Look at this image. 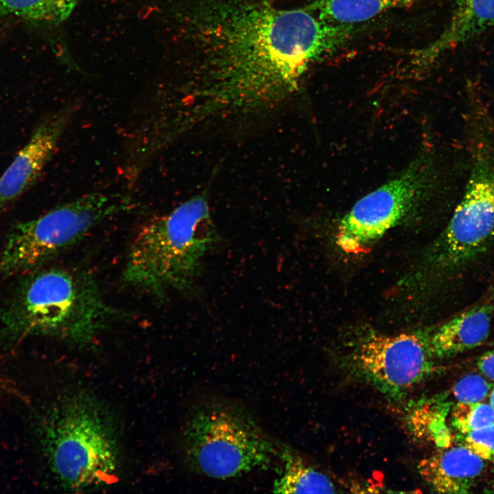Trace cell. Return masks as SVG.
Masks as SVG:
<instances>
[{
	"mask_svg": "<svg viewBox=\"0 0 494 494\" xmlns=\"http://www.w3.org/2000/svg\"><path fill=\"white\" fill-rule=\"evenodd\" d=\"M198 95L237 107L296 91L310 66L343 47L354 25L266 0H198L191 14Z\"/></svg>",
	"mask_w": 494,
	"mask_h": 494,
	"instance_id": "obj_1",
	"label": "cell"
},
{
	"mask_svg": "<svg viewBox=\"0 0 494 494\" xmlns=\"http://www.w3.org/2000/svg\"><path fill=\"white\" fill-rule=\"evenodd\" d=\"M220 242L203 193L143 223L128 248L122 281L163 299L169 291L196 292L203 257Z\"/></svg>",
	"mask_w": 494,
	"mask_h": 494,
	"instance_id": "obj_2",
	"label": "cell"
},
{
	"mask_svg": "<svg viewBox=\"0 0 494 494\" xmlns=\"http://www.w3.org/2000/svg\"><path fill=\"white\" fill-rule=\"evenodd\" d=\"M121 314L106 301L89 272L53 268L25 280L1 312L0 322L3 331L14 336L47 335L84 345Z\"/></svg>",
	"mask_w": 494,
	"mask_h": 494,
	"instance_id": "obj_3",
	"label": "cell"
},
{
	"mask_svg": "<svg viewBox=\"0 0 494 494\" xmlns=\"http://www.w3.org/2000/svg\"><path fill=\"white\" fill-rule=\"evenodd\" d=\"M183 446L195 471L218 479L268 468L279 453L249 412L222 401H207L191 413Z\"/></svg>",
	"mask_w": 494,
	"mask_h": 494,
	"instance_id": "obj_4",
	"label": "cell"
},
{
	"mask_svg": "<svg viewBox=\"0 0 494 494\" xmlns=\"http://www.w3.org/2000/svg\"><path fill=\"white\" fill-rule=\"evenodd\" d=\"M104 410L84 395L65 399L52 416L45 439L51 467L68 488L84 489L115 480L117 438Z\"/></svg>",
	"mask_w": 494,
	"mask_h": 494,
	"instance_id": "obj_5",
	"label": "cell"
},
{
	"mask_svg": "<svg viewBox=\"0 0 494 494\" xmlns=\"http://www.w3.org/2000/svg\"><path fill=\"white\" fill-rule=\"evenodd\" d=\"M130 209L126 198L94 192L16 224L0 256V272L37 268L81 240L104 220Z\"/></svg>",
	"mask_w": 494,
	"mask_h": 494,
	"instance_id": "obj_6",
	"label": "cell"
},
{
	"mask_svg": "<svg viewBox=\"0 0 494 494\" xmlns=\"http://www.w3.org/2000/svg\"><path fill=\"white\" fill-rule=\"evenodd\" d=\"M469 143L471 165L464 195L431 252L430 263L439 267L467 262L494 237V148L478 124Z\"/></svg>",
	"mask_w": 494,
	"mask_h": 494,
	"instance_id": "obj_7",
	"label": "cell"
},
{
	"mask_svg": "<svg viewBox=\"0 0 494 494\" xmlns=\"http://www.w3.org/2000/svg\"><path fill=\"white\" fill-rule=\"evenodd\" d=\"M432 172L429 158L421 156L360 199L340 221L338 246L347 253L361 252L397 225L429 192Z\"/></svg>",
	"mask_w": 494,
	"mask_h": 494,
	"instance_id": "obj_8",
	"label": "cell"
},
{
	"mask_svg": "<svg viewBox=\"0 0 494 494\" xmlns=\"http://www.w3.org/2000/svg\"><path fill=\"white\" fill-rule=\"evenodd\" d=\"M432 356L421 336L370 333L352 344L343 364L355 378L399 399L428 377Z\"/></svg>",
	"mask_w": 494,
	"mask_h": 494,
	"instance_id": "obj_9",
	"label": "cell"
},
{
	"mask_svg": "<svg viewBox=\"0 0 494 494\" xmlns=\"http://www.w3.org/2000/svg\"><path fill=\"white\" fill-rule=\"evenodd\" d=\"M78 110L67 104L38 125L0 178V208L19 198L36 180Z\"/></svg>",
	"mask_w": 494,
	"mask_h": 494,
	"instance_id": "obj_10",
	"label": "cell"
},
{
	"mask_svg": "<svg viewBox=\"0 0 494 494\" xmlns=\"http://www.w3.org/2000/svg\"><path fill=\"white\" fill-rule=\"evenodd\" d=\"M494 25V0H457L449 22L432 43L414 54V63L427 66L448 51Z\"/></svg>",
	"mask_w": 494,
	"mask_h": 494,
	"instance_id": "obj_11",
	"label": "cell"
},
{
	"mask_svg": "<svg viewBox=\"0 0 494 494\" xmlns=\"http://www.w3.org/2000/svg\"><path fill=\"white\" fill-rule=\"evenodd\" d=\"M482 458L465 445H457L422 460L419 471L438 493H466L484 468Z\"/></svg>",
	"mask_w": 494,
	"mask_h": 494,
	"instance_id": "obj_12",
	"label": "cell"
},
{
	"mask_svg": "<svg viewBox=\"0 0 494 494\" xmlns=\"http://www.w3.org/2000/svg\"><path fill=\"white\" fill-rule=\"evenodd\" d=\"M493 307L470 309L441 325L427 340L433 356L455 355L481 344L488 337Z\"/></svg>",
	"mask_w": 494,
	"mask_h": 494,
	"instance_id": "obj_13",
	"label": "cell"
},
{
	"mask_svg": "<svg viewBox=\"0 0 494 494\" xmlns=\"http://www.w3.org/2000/svg\"><path fill=\"white\" fill-rule=\"evenodd\" d=\"M412 3L413 0H315L305 8L322 21L354 25L385 11L409 7Z\"/></svg>",
	"mask_w": 494,
	"mask_h": 494,
	"instance_id": "obj_14",
	"label": "cell"
},
{
	"mask_svg": "<svg viewBox=\"0 0 494 494\" xmlns=\"http://www.w3.org/2000/svg\"><path fill=\"white\" fill-rule=\"evenodd\" d=\"M283 468L275 481L274 491L281 493H334L332 482L322 472L308 466L290 449L281 448Z\"/></svg>",
	"mask_w": 494,
	"mask_h": 494,
	"instance_id": "obj_15",
	"label": "cell"
},
{
	"mask_svg": "<svg viewBox=\"0 0 494 494\" xmlns=\"http://www.w3.org/2000/svg\"><path fill=\"white\" fill-rule=\"evenodd\" d=\"M78 0H0V22L56 25L71 14Z\"/></svg>",
	"mask_w": 494,
	"mask_h": 494,
	"instance_id": "obj_16",
	"label": "cell"
},
{
	"mask_svg": "<svg viewBox=\"0 0 494 494\" xmlns=\"http://www.w3.org/2000/svg\"><path fill=\"white\" fill-rule=\"evenodd\" d=\"M494 423V410L482 403H460L453 411V424L462 434Z\"/></svg>",
	"mask_w": 494,
	"mask_h": 494,
	"instance_id": "obj_17",
	"label": "cell"
},
{
	"mask_svg": "<svg viewBox=\"0 0 494 494\" xmlns=\"http://www.w3.org/2000/svg\"><path fill=\"white\" fill-rule=\"evenodd\" d=\"M491 384L482 376L471 374L462 378L455 385L453 392L460 403H478L487 396Z\"/></svg>",
	"mask_w": 494,
	"mask_h": 494,
	"instance_id": "obj_18",
	"label": "cell"
},
{
	"mask_svg": "<svg viewBox=\"0 0 494 494\" xmlns=\"http://www.w3.org/2000/svg\"><path fill=\"white\" fill-rule=\"evenodd\" d=\"M466 434L465 446L471 451L482 459L494 458V423Z\"/></svg>",
	"mask_w": 494,
	"mask_h": 494,
	"instance_id": "obj_19",
	"label": "cell"
},
{
	"mask_svg": "<svg viewBox=\"0 0 494 494\" xmlns=\"http://www.w3.org/2000/svg\"><path fill=\"white\" fill-rule=\"evenodd\" d=\"M478 366L486 377L494 380V349L484 353L479 359Z\"/></svg>",
	"mask_w": 494,
	"mask_h": 494,
	"instance_id": "obj_20",
	"label": "cell"
},
{
	"mask_svg": "<svg viewBox=\"0 0 494 494\" xmlns=\"http://www.w3.org/2000/svg\"><path fill=\"white\" fill-rule=\"evenodd\" d=\"M484 121L489 126L491 131L494 134V124L491 121V119H489L487 115H485Z\"/></svg>",
	"mask_w": 494,
	"mask_h": 494,
	"instance_id": "obj_21",
	"label": "cell"
},
{
	"mask_svg": "<svg viewBox=\"0 0 494 494\" xmlns=\"http://www.w3.org/2000/svg\"><path fill=\"white\" fill-rule=\"evenodd\" d=\"M490 403H491V407H492V408H493V410H494V388H493V390H492V392H491V393Z\"/></svg>",
	"mask_w": 494,
	"mask_h": 494,
	"instance_id": "obj_22",
	"label": "cell"
}]
</instances>
